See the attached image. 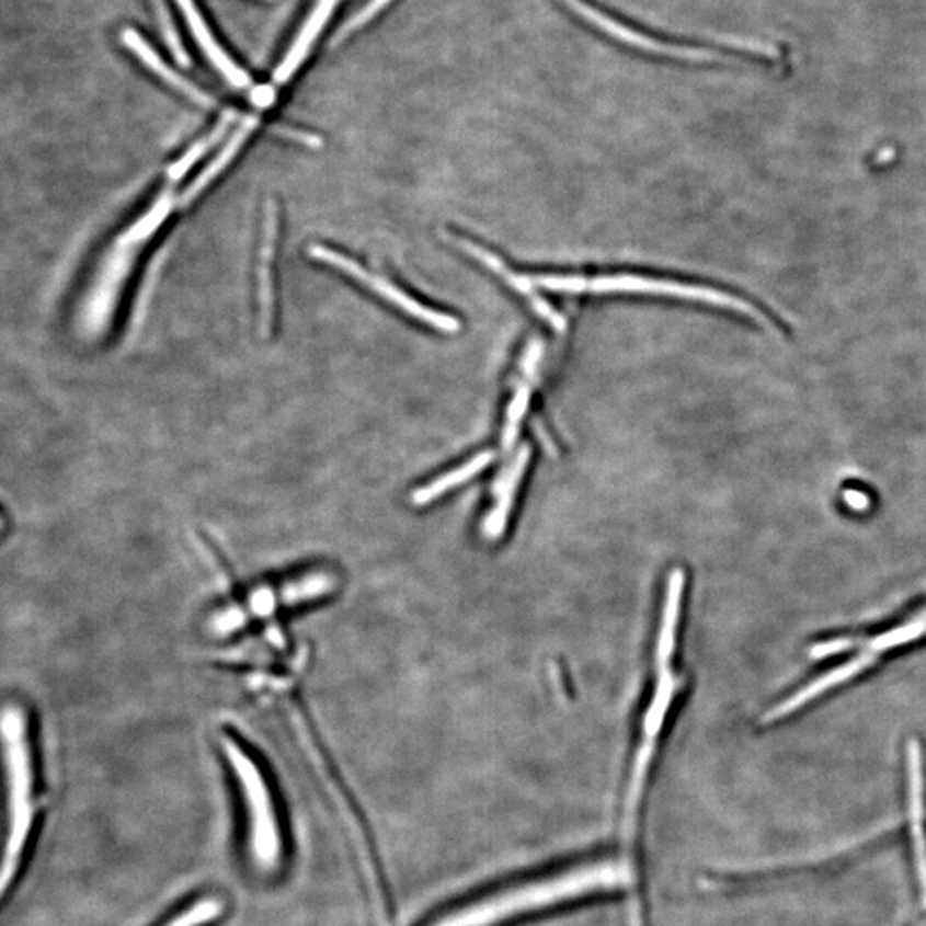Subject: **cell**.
<instances>
[{
  "label": "cell",
  "mask_w": 926,
  "mask_h": 926,
  "mask_svg": "<svg viewBox=\"0 0 926 926\" xmlns=\"http://www.w3.org/2000/svg\"><path fill=\"white\" fill-rule=\"evenodd\" d=\"M633 867L628 859H603L505 889L443 916L433 926H494L530 911L575 901L595 892L633 888Z\"/></svg>",
  "instance_id": "6da1fadb"
},
{
  "label": "cell",
  "mask_w": 926,
  "mask_h": 926,
  "mask_svg": "<svg viewBox=\"0 0 926 926\" xmlns=\"http://www.w3.org/2000/svg\"><path fill=\"white\" fill-rule=\"evenodd\" d=\"M0 743L9 786V834L0 864V895L16 876L33 819V774L26 738V718L18 706L0 710Z\"/></svg>",
  "instance_id": "7a4b0ae2"
},
{
  "label": "cell",
  "mask_w": 926,
  "mask_h": 926,
  "mask_svg": "<svg viewBox=\"0 0 926 926\" xmlns=\"http://www.w3.org/2000/svg\"><path fill=\"white\" fill-rule=\"evenodd\" d=\"M220 746L244 800L251 858L260 870H276L284 858V837L268 779L256 758L232 734H221Z\"/></svg>",
  "instance_id": "3957f363"
},
{
  "label": "cell",
  "mask_w": 926,
  "mask_h": 926,
  "mask_svg": "<svg viewBox=\"0 0 926 926\" xmlns=\"http://www.w3.org/2000/svg\"><path fill=\"white\" fill-rule=\"evenodd\" d=\"M170 206H172V197L165 193L151 206L145 217L139 218L108 249L107 256L100 263L99 272L79 309L78 323L81 332L93 336L99 335L108 327L118 294L123 290L127 273L135 263L138 245L153 236L155 230L169 215Z\"/></svg>",
  "instance_id": "277c9868"
},
{
  "label": "cell",
  "mask_w": 926,
  "mask_h": 926,
  "mask_svg": "<svg viewBox=\"0 0 926 926\" xmlns=\"http://www.w3.org/2000/svg\"><path fill=\"white\" fill-rule=\"evenodd\" d=\"M527 281L534 287L546 288L551 293L645 294V296L695 300V302L712 304L718 308L730 309L762 323H769L767 316L753 304L716 288L702 287V285L679 284V282L659 281V278L637 275H530L527 276Z\"/></svg>",
  "instance_id": "5b68a950"
},
{
  "label": "cell",
  "mask_w": 926,
  "mask_h": 926,
  "mask_svg": "<svg viewBox=\"0 0 926 926\" xmlns=\"http://www.w3.org/2000/svg\"><path fill=\"white\" fill-rule=\"evenodd\" d=\"M309 254H311L315 260L330 264V266L339 270V272L352 276L354 281L366 285L369 290L378 294L379 297L388 300V302L393 304L395 308H399L400 311L412 316L415 320L422 321V323L427 324V327L445 333H455L460 330V321H458L457 318H454V316L445 315V312L433 311V309L427 308V306L419 302V300L407 296L403 290H400L399 287H395V285L390 284V282L385 281L382 276L367 272V270L364 268V266H361L359 263H355V261L351 260V258L343 256V254L339 253V251L324 248V245H311Z\"/></svg>",
  "instance_id": "8992f818"
},
{
  "label": "cell",
  "mask_w": 926,
  "mask_h": 926,
  "mask_svg": "<svg viewBox=\"0 0 926 926\" xmlns=\"http://www.w3.org/2000/svg\"><path fill=\"white\" fill-rule=\"evenodd\" d=\"M568 9H572L576 16L582 18L585 23L592 24L594 28L603 32L609 38L616 39L619 44L637 48V50L654 54V56L671 57V59L694 60V62H710L718 60V54L700 47H688V45L670 44L664 39L647 36L639 30L631 28L628 24L619 23L615 18L607 16L606 12L588 4L587 0H561Z\"/></svg>",
  "instance_id": "52a82bcc"
},
{
  "label": "cell",
  "mask_w": 926,
  "mask_h": 926,
  "mask_svg": "<svg viewBox=\"0 0 926 926\" xmlns=\"http://www.w3.org/2000/svg\"><path fill=\"white\" fill-rule=\"evenodd\" d=\"M449 239V242H454L458 249H464L469 256L476 258L479 263L484 264L485 268L491 270L494 275L500 276L513 290H517L521 293L522 296L527 297L533 304L534 309H536L537 315L540 318H545L546 321H549L552 328L556 330H563L564 321L555 309L546 302L545 299H540L537 297L536 290H534V285L527 281V275H517V273L512 272V270L506 266L500 258L494 256L493 253H489L485 249H482L481 245L473 244L472 241H467L464 237H454V236H446Z\"/></svg>",
  "instance_id": "ba28073f"
},
{
  "label": "cell",
  "mask_w": 926,
  "mask_h": 926,
  "mask_svg": "<svg viewBox=\"0 0 926 926\" xmlns=\"http://www.w3.org/2000/svg\"><path fill=\"white\" fill-rule=\"evenodd\" d=\"M178 4L181 8L182 14H184L185 21L190 24L194 39H196L197 45L205 52V56L208 57L209 62L214 64L215 68L233 87H249V76L241 68H237L233 60L218 45L217 39L209 32L208 24H206L205 18L202 16V12L197 11L194 0H178Z\"/></svg>",
  "instance_id": "9c48e42d"
},
{
  "label": "cell",
  "mask_w": 926,
  "mask_h": 926,
  "mask_svg": "<svg viewBox=\"0 0 926 926\" xmlns=\"http://www.w3.org/2000/svg\"><path fill=\"white\" fill-rule=\"evenodd\" d=\"M873 663H876V654L865 651L864 654H859L858 658L851 659L849 663L843 664V666L836 667V670H832L831 673L824 674L822 678L804 686L803 690L798 691V694L788 698L786 702H782L780 706H777L776 709L770 710V712L765 716V722H773L777 721V719L785 718L788 713L794 712V710L803 707L804 704L810 702L813 698L819 697V695L824 694V691H827L828 688H834V686L839 685V683L848 682V679H851L853 676L861 673L865 667L871 666Z\"/></svg>",
  "instance_id": "30bf717a"
},
{
  "label": "cell",
  "mask_w": 926,
  "mask_h": 926,
  "mask_svg": "<svg viewBox=\"0 0 926 926\" xmlns=\"http://www.w3.org/2000/svg\"><path fill=\"white\" fill-rule=\"evenodd\" d=\"M336 2H339V0H318V2H316L315 9H312L311 14H309L308 21H306L302 28H300L299 36H297L293 47H290V50L287 52V56H285L281 66L276 68L275 75H273V79H275L276 84L287 83L288 79L293 78L294 72L300 68V64H302L304 59L308 57L312 44H315L316 38L320 36L321 30L324 28V24H327L330 16H332Z\"/></svg>",
  "instance_id": "8fae6325"
},
{
  "label": "cell",
  "mask_w": 926,
  "mask_h": 926,
  "mask_svg": "<svg viewBox=\"0 0 926 926\" xmlns=\"http://www.w3.org/2000/svg\"><path fill=\"white\" fill-rule=\"evenodd\" d=\"M123 42L127 48H129L139 60H141L148 69L155 72V75L160 76L163 81L170 84V87L178 88L181 93H184L185 96H190L191 100L197 103V105H203V107H214L215 102L214 100L209 99L206 93H203L199 88L194 87L191 81L187 79L182 78L179 76L174 69H170L165 62H163L162 57L158 56L157 52L150 47L148 42L141 38L138 32H135L133 28H126L123 32Z\"/></svg>",
  "instance_id": "7c38bea8"
},
{
  "label": "cell",
  "mask_w": 926,
  "mask_h": 926,
  "mask_svg": "<svg viewBox=\"0 0 926 926\" xmlns=\"http://www.w3.org/2000/svg\"><path fill=\"white\" fill-rule=\"evenodd\" d=\"M683 588H685V573H683L682 568H676L670 576L666 604H664L663 627L659 631L658 649H655V664H658L659 673L666 671L667 663L673 655Z\"/></svg>",
  "instance_id": "4fadbf2b"
},
{
  "label": "cell",
  "mask_w": 926,
  "mask_h": 926,
  "mask_svg": "<svg viewBox=\"0 0 926 926\" xmlns=\"http://www.w3.org/2000/svg\"><path fill=\"white\" fill-rule=\"evenodd\" d=\"M528 458H530V448H528V446H524V448H521V451H518L517 458L513 461V466L510 467V470L506 472L503 481L494 484V493L500 496V501H498V506L494 508V512L491 513L489 521L485 522V534H488L489 537H498L501 533H503L506 521H508L510 510H512L513 498H515V493H517V485L518 482H521L525 467H527Z\"/></svg>",
  "instance_id": "5bb4252c"
},
{
  "label": "cell",
  "mask_w": 926,
  "mask_h": 926,
  "mask_svg": "<svg viewBox=\"0 0 926 926\" xmlns=\"http://www.w3.org/2000/svg\"><path fill=\"white\" fill-rule=\"evenodd\" d=\"M258 123H260V117H258V115H249V117L244 118L242 126L233 133L232 138H230V141L227 142V145H225L224 150L214 158V162L209 163V165L203 170L202 174L194 179L193 184L187 187V191L182 194V205H185V203H190L191 199H194L197 194L205 190L209 182L214 181V179L220 174L225 167L232 162V158L236 157L237 151L241 150L242 145H244L248 136L251 135V130H254V127L258 126Z\"/></svg>",
  "instance_id": "9a60e30c"
},
{
  "label": "cell",
  "mask_w": 926,
  "mask_h": 926,
  "mask_svg": "<svg viewBox=\"0 0 926 926\" xmlns=\"http://www.w3.org/2000/svg\"><path fill=\"white\" fill-rule=\"evenodd\" d=\"M493 460L494 451H482V454H479L478 457H473L472 460L467 461L466 466L458 467V469L445 473V476L436 479V481L430 482V484L424 485V488L418 489L414 496H412L414 505H427V503H431V501L442 496V494H445L446 491H449V489H454L455 485L469 481L470 478H473L476 473L485 469V467H488Z\"/></svg>",
  "instance_id": "2e32d148"
},
{
  "label": "cell",
  "mask_w": 926,
  "mask_h": 926,
  "mask_svg": "<svg viewBox=\"0 0 926 926\" xmlns=\"http://www.w3.org/2000/svg\"><path fill=\"white\" fill-rule=\"evenodd\" d=\"M276 212L275 206L270 205L264 215L263 248H261L260 261V304L261 321L263 327L268 328L272 323L273 297H272V256L273 244H275Z\"/></svg>",
  "instance_id": "e0dca14e"
},
{
  "label": "cell",
  "mask_w": 926,
  "mask_h": 926,
  "mask_svg": "<svg viewBox=\"0 0 926 926\" xmlns=\"http://www.w3.org/2000/svg\"><path fill=\"white\" fill-rule=\"evenodd\" d=\"M678 678H674L670 671H663L654 700H652L651 707L647 709L645 718H643V734L645 736L659 738V733L663 730L664 718H666L674 694L678 691Z\"/></svg>",
  "instance_id": "ac0fdd59"
},
{
  "label": "cell",
  "mask_w": 926,
  "mask_h": 926,
  "mask_svg": "<svg viewBox=\"0 0 926 926\" xmlns=\"http://www.w3.org/2000/svg\"><path fill=\"white\" fill-rule=\"evenodd\" d=\"M232 121L233 114L225 115V117L221 118V123L218 124L217 129H215L212 135L206 136L203 141L196 142V145H194V147L191 148V150L187 151V153H185L184 157L175 163V165L170 167L169 178L172 179V181L181 179L182 175L185 174V170H190L191 167L196 163L197 158H202L203 155H205L209 148L214 147L215 142L224 136L225 130H227V127L230 126Z\"/></svg>",
  "instance_id": "d6986e66"
},
{
  "label": "cell",
  "mask_w": 926,
  "mask_h": 926,
  "mask_svg": "<svg viewBox=\"0 0 926 926\" xmlns=\"http://www.w3.org/2000/svg\"><path fill=\"white\" fill-rule=\"evenodd\" d=\"M151 4H153L155 14H157L158 26L162 30L163 38H165L170 50L174 54L178 62H181L185 68H190V56H187V52H185L184 45H182L181 36H179L178 28H175L174 20L170 16L165 0H151Z\"/></svg>",
  "instance_id": "ffe728a7"
},
{
  "label": "cell",
  "mask_w": 926,
  "mask_h": 926,
  "mask_svg": "<svg viewBox=\"0 0 926 926\" xmlns=\"http://www.w3.org/2000/svg\"><path fill=\"white\" fill-rule=\"evenodd\" d=\"M224 913V904L217 899H206L202 903L193 904L190 910L182 911L181 915L170 919L163 926H205L215 922Z\"/></svg>",
  "instance_id": "44dd1931"
},
{
  "label": "cell",
  "mask_w": 926,
  "mask_h": 926,
  "mask_svg": "<svg viewBox=\"0 0 926 926\" xmlns=\"http://www.w3.org/2000/svg\"><path fill=\"white\" fill-rule=\"evenodd\" d=\"M528 400H530V387L521 385L512 403H510L508 414H506L505 430H503V448L505 449L512 448L513 443L517 439L518 427H521L522 419L527 412Z\"/></svg>",
  "instance_id": "7402d4cb"
},
{
  "label": "cell",
  "mask_w": 926,
  "mask_h": 926,
  "mask_svg": "<svg viewBox=\"0 0 926 926\" xmlns=\"http://www.w3.org/2000/svg\"><path fill=\"white\" fill-rule=\"evenodd\" d=\"M391 0H369V4L363 9V11L357 12L351 21H348L345 26H343L342 32H340V38L343 36H347L348 33L355 32V30H359L361 26L364 24L369 23L376 14L382 11V9L387 8L390 4Z\"/></svg>",
  "instance_id": "603a6c76"
},
{
  "label": "cell",
  "mask_w": 926,
  "mask_h": 926,
  "mask_svg": "<svg viewBox=\"0 0 926 926\" xmlns=\"http://www.w3.org/2000/svg\"><path fill=\"white\" fill-rule=\"evenodd\" d=\"M273 133L284 136V138L293 139V141L302 142L306 147L318 148L321 145V139L318 136L308 135V133L293 129V127L275 126L273 127Z\"/></svg>",
  "instance_id": "cb8c5ba5"
},
{
  "label": "cell",
  "mask_w": 926,
  "mask_h": 926,
  "mask_svg": "<svg viewBox=\"0 0 926 926\" xmlns=\"http://www.w3.org/2000/svg\"><path fill=\"white\" fill-rule=\"evenodd\" d=\"M851 645L853 642L848 639L834 640V642L819 643V645L813 647L810 654H812V658H827L831 654H839Z\"/></svg>",
  "instance_id": "d4e9b609"
},
{
  "label": "cell",
  "mask_w": 926,
  "mask_h": 926,
  "mask_svg": "<svg viewBox=\"0 0 926 926\" xmlns=\"http://www.w3.org/2000/svg\"><path fill=\"white\" fill-rule=\"evenodd\" d=\"M540 355H542V345H540L539 340L528 343L524 359H522V370H524L525 375H533L537 364H539Z\"/></svg>",
  "instance_id": "484cf974"
},
{
  "label": "cell",
  "mask_w": 926,
  "mask_h": 926,
  "mask_svg": "<svg viewBox=\"0 0 926 926\" xmlns=\"http://www.w3.org/2000/svg\"><path fill=\"white\" fill-rule=\"evenodd\" d=\"M846 501L855 510H865L868 506V498L864 493H859V491H848L846 493Z\"/></svg>",
  "instance_id": "4316f807"
},
{
  "label": "cell",
  "mask_w": 926,
  "mask_h": 926,
  "mask_svg": "<svg viewBox=\"0 0 926 926\" xmlns=\"http://www.w3.org/2000/svg\"><path fill=\"white\" fill-rule=\"evenodd\" d=\"M0 527H2V521H0Z\"/></svg>",
  "instance_id": "83f0119b"
}]
</instances>
